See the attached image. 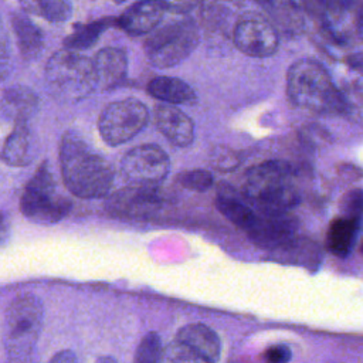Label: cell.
<instances>
[{
  "label": "cell",
  "instance_id": "cell-32",
  "mask_svg": "<svg viewBox=\"0 0 363 363\" xmlns=\"http://www.w3.org/2000/svg\"><path fill=\"white\" fill-rule=\"evenodd\" d=\"M48 363H78V360H77V356L72 350L65 349V350H61V352L55 353Z\"/></svg>",
  "mask_w": 363,
  "mask_h": 363
},
{
  "label": "cell",
  "instance_id": "cell-33",
  "mask_svg": "<svg viewBox=\"0 0 363 363\" xmlns=\"http://www.w3.org/2000/svg\"><path fill=\"white\" fill-rule=\"evenodd\" d=\"M95 363H118L112 356H99Z\"/></svg>",
  "mask_w": 363,
  "mask_h": 363
},
{
  "label": "cell",
  "instance_id": "cell-24",
  "mask_svg": "<svg viewBox=\"0 0 363 363\" xmlns=\"http://www.w3.org/2000/svg\"><path fill=\"white\" fill-rule=\"evenodd\" d=\"M160 363H214L190 346L173 340L164 350Z\"/></svg>",
  "mask_w": 363,
  "mask_h": 363
},
{
  "label": "cell",
  "instance_id": "cell-11",
  "mask_svg": "<svg viewBox=\"0 0 363 363\" xmlns=\"http://www.w3.org/2000/svg\"><path fill=\"white\" fill-rule=\"evenodd\" d=\"M157 130L174 146L186 147L194 140V123L179 108L167 104L155 106Z\"/></svg>",
  "mask_w": 363,
  "mask_h": 363
},
{
  "label": "cell",
  "instance_id": "cell-29",
  "mask_svg": "<svg viewBox=\"0 0 363 363\" xmlns=\"http://www.w3.org/2000/svg\"><path fill=\"white\" fill-rule=\"evenodd\" d=\"M292 353L286 345H272L265 349L262 357L267 363H288Z\"/></svg>",
  "mask_w": 363,
  "mask_h": 363
},
{
  "label": "cell",
  "instance_id": "cell-17",
  "mask_svg": "<svg viewBox=\"0 0 363 363\" xmlns=\"http://www.w3.org/2000/svg\"><path fill=\"white\" fill-rule=\"evenodd\" d=\"M147 92L167 105H191L197 101L194 89L183 79L174 77H155L147 84Z\"/></svg>",
  "mask_w": 363,
  "mask_h": 363
},
{
  "label": "cell",
  "instance_id": "cell-12",
  "mask_svg": "<svg viewBox=\"0 0 363 363\" xmlns=\"http://www.w3.org/2000/svg\"><path fill=\"white\" fill-rule=\"evenodd\" d=\"M96 89L109 91L122 84L128 74V57L119 47H106L92 60Z\"/></svg>",
  "mask_w": 363,
  "mask_h": 363
},
{
  "label": "cell",
  "instance_id": "cell-22",
  "mask_svg": "<svg viewBox=\"0 0 363 363\" xmlns=\"http://www.w3.org/2000/svg\"><path fill=\"white\" fill-rule=\"evenodd\" d=\"M113 24L116 26L115 17H104L91 23L77 24L72 33L68 37H65L64 50L79 52L81 50H86L92 47L98 41L101 34L109 27H112Z\"/></svg>",
  "mask_w": 363,
  "mask_h": 363
},
{
  "label": "cell",
  "instance_id": "cell-8",
  "mask_svg": "<svg viewBox=\"0 0 363 363\" xmlns=\"http://www.w3.org/2000/svg\"><path fill=\"white\" fill-rule=\"evenodd\" d=\"M149 112L136 98L109 104L99 115L98 130L109 146H119L133 139L147 123Z\"/></svg>",
  "mask_w": 363,
  "mask_h": 363
},
{
  "label": "cell",
  "instance_id": "cell-31",
  "mask_svg": "<svg viewBox=\"0 0 363 363\" xmlns=\"http://www.w3.org/2000/svg\"><path fill=\"white\" fill-rule=\"evenodd\" d=\"M162 6L164 11H172V13H187L190 9L196 6V3L191 1H183V3H166L162 1Z\"/></svg>",
  "mask_w": 363,
  "mask_h": 363
},
{
  "label": "cell",
  "instance_id": "cell-2",
  "mask_svg": "<svg viewBox=\"0 0 363 363\" xmlns=\"http://www.w3.org/2000/svg\"><path fill=\"white\" fill-rule=\"evenodd\" d=\"M286 96L294 106L319 115L343 113L347 106L326 68L311 58H301L289 67Z\"/></svg>",
  "mask_w": 363,
  "mask_h": 363
},
{
  "label": "cell",
  "instance_id": "cell-1",
  "mask_svg": "<svg viewBox=\"0 0 363 363\" xmlns=\"http://www.w3.org/2000/svg\"><path fill=\"white\" fill-rule=\"evenodd\" d=\"M60 167L65 187L79 199H102L113 187L112 166L78 132L62 135Z\"/></svg>",
  "mask_w": 363,
  "mask_h": 363
},
{
  "label": "cell",
  "instance_id": "cell-20",
  "mask_svg": "<svg viewBox=\"0 0 363 363\" xmlns=\"http://www.w3.org/2000/svg\"><path fill=\"white\" fill-rule=\"evenodd\" d=\"M359 223H360V218H352L345 216L335 218L329 224L326 231V238H325L326 250L335 257H339V258L347 257L354 245Z\"/></svg>",
  "mask_w": 363,
  "mask_h": 363
},
{
  "label": "cell",
  "instance_id": "cell-3",
  "mask_svg": "<svg viewBox=\"0 0 363 363\" xmlns=\"http://www.w3.org/2000/svg\"><path fill=\"white\" fill-rule=\"evenodd\" d=\"M244 199L259 213H289L301 201L292 167L281 160L251 167L244 180Z\"/></svg>",
  "mask_w": 363,
  "mask_h": 363
},
{
  "label": "cell",
  "instance_id": "cell-23",
  "mask_svg": "<svg viewBox=\"0 0 363 363\" xmlns=\"http://www.w3.org/2000/svg\"><path fill=\"white\" fill-rule=\"evenodd\" d=\"M21 7L27 13H33L37 16H41L43 18L52 21V23H61L71 17L72 6L69 1L64 0H41V1H23Z\"/></svg>",
  "mask_w": 363,
  "mask_h": 363
},
{
  "label": "cell",
  "instance_id": "cell-26",
  "mask_svg": "<svg viewBox=\"0 0 363 363\" xmlns=\"http://www.w3.org/2000/svg\"><path fill=\"white\" fill-rule=\"evenodd\" d=\"M177 183L189 190L204 191L213 186V174L204 169H190L176 177Z\"/></svg>",
  "mask_w": 363,
  "mask_h": 363
},
{
  "label": "cell",
  "instance_id": "cell-15",
  "mask_svg": "<svg viewBox=\"0 0 363 363\" xmlns=\"http://www.w3.org/2000/svg\"><path fill=\"white\" fill-rule=\"evenodd\" d=\"M38 109L37 94L21 85L7 88L0 99L1 113L14 123H27Z\"/></svg>",
  "mask_w": 363,
  "mask_h": 363
},
{
  "label": "cell",
  "instance_id": "cell-19",
  "mask_svg": "<svg viewBox=\"0 0 363 363\" xmlns=\"http://www.w3.org/2000/svg\"><path fill=\"white\" fill-rule=\"evenodd\" d=\"M216 207L228 221L245 233L251 228L257 216V211L248 204V201L237 196V193L228 186L218 191L216 197Z\"/></svg>",
  "mask_w": 363,
  "mask_h": 363
},
{
  "label": "cell",
  "instance_id": "cell-7",
  "mask_svg": "<svg viewBox=\"0 0 363 363\" xmlns=\"http://www.w3.org/2000/svg\"><path fill=\"white\" fill-rule=\"evenodd\" d=\"M20 210L26 218L37 224L58 223L69 213L71 201L58 194L48 162H43L26 184Z\"/></svg>",
  "mask_w": 363,
  "mask_h": 363
},
{
  "label": "cell",
  "instance_id": "cell-14",
  "mask_svg": "<svg viewBox=\"0 0 363 363\" xmlns=\"http://www.w3.org/2000/svg\"><path fill=\"white\" fill-rule=\"evenodd\" d=\"M109 207L112 213L123 217L147 216L160 207V197L156 189L129 186L111 197Z\"/></svg>",
  "mask_w": 363,
  "mask_h": 363
},
{
  "label": "cell",
  "instance_id": "cell-6",
  "mask_svg": "<svg viewBox=\"0 0 363 363\" xmlns=\"http://www.w3.org/2000/svg\"><path fill=\"white\" fill-rule=\"evenodd\" d=\"M199 30L191 18L157 27L146 38L143 50L150 65L170 68L184 61L199 45Z\"/></svg>",
  "mask_w": 363,
  "mask_h": 363
},
{
  "label": "cell",
  "instance_id": "cell-4",
  "mask_svg": "<svg viewBox=\"0 0 363 363\" xmlns=\"http://www.w3.org/2000/svg\"><path fill=\"white\" fill-rule=\"evenodd\" d=\"M45 82L50 94L61 102H78L96 89L92 61L68 50L57 51L48 60Z\"/></svg>",
  "mask_w": 363,
  "mask_h": 363
},
{
  "label": "cell",
  "instance_id": "cell-10",
  "mask_svg": "<svg viewBox=\"0 0 363 363\" xmlns=\"http://www.w3.org/2000/svg\"><path fill=\"white\" fill-rule=\"evenodd\" d=\"M233 41L241 52L254 58H265L277 52L279 35L262 16L245 14L234 26Z\"/></svg>",
  "mask_w": 363,
  "mask_h": 363
},
{
  "label": "cell",
  "instance_id": "cell-30",
  "mask_svg": "<svg viewBox=\"0 0 363 363\" xmlns=\"http://www.w3.org/2000/svg\"><path fill=\"white\" fill-rule=\"evenodd\" d=\"M11 68V57L9 51L7 38L0 40V81H3Z\"/></svg>",
  "mask_w": 363,
  "mask_h": 363
},
{
  "label": "cell",
  "instance_id": "cell-21",
  "mask_svg": "<svg viewBox=\"0 0 363 363\" xmlns=\"http://www.w3.org/2000/svg\"><path fill=\"white\" fill-rule=\"evenodd\" d=\"M11 27L14 30L20 54L24 60H34L44 45L41 30L21 13H16L11 17Z\"/></svg>",
  "mask_w": 363,
  "mask_h": 363
},
{
  "label": "cell",
  "instance_id": "cell-9",
  "mask_svg": "<svg viewBox=\"0 0 363 363\" xmlns=\"http://www.w3.org/2000/svg\"><path fill=\"white\" fill-rule=\"evenodd\" d=\"M170 160L157 145H139L121 160L123 179L133 187L156 189L169 174Z\"/></svg>",
  "mask_w": 363,
  "mask_h": 363
},
{
  "label": "cell",
  "instance_id": "cell-13",
  "mask_svg": "<svg viewBox=\"0 0 363 363\" xmlns=\"http://www.w3.org/2000/svg\"><path fill=\"white\" fill-rule=\"evenodd\" d=\"M163 16L162 1H139L129 6L116 18V26L129 35H142L156 30Z\"/></svg>",
  "mask_w": 363,
  "mask_h": 363
},
{
  "label": "cell",
  "instance_id": "cell-5",
  "mask_svg": "<svg viewBox=\"0 0 363 363\" xmlns=\"http://www.w3.org/2000/svg\"><path fill=\"white\" fill-rule=\"evenodd\" d=\"M43 303L31 294L14 298L6 311V350L10 362L31 359L43 326Z\"/></svg>",
  "mask_w": 363,
  "mask_h": 363
},
{
  "label": "cell",
  "instance_id": "cell-16",
  "mask_svg": "<svg viewBox=\"0 0 363 363\" xmlns=\"http://www.w3.org/2000/svg\"><path fill=\"white\" fill-rule=\"evenodd\" d=\"M33 138L27 123H16L3 143L0 152L1 160L9 166L23 167L33 160Z\"/></svg>",
  "mask_w": 363,
  "mask_h": 363
},
{
  "label": "cell",
  "instance_id": "cell-28",
  "mask_svg": "<svg viewBox=\"0 0 363 363\" xmlns=\"http://www.w3.org/2000/svg\"><path fill=\"white\" fill-rule=\"evenodd\" d=\"M342 208H343L345 217L360 218V213H362V191H360V189H354L346 194Z\"/></svg>",
  "mask_w": 363,
  "mask_h": 363
},
{
  "label": "cell",
  "instance_id": "cell-27",
  "mask_svg": "<svg viewBox=\"0 0 363 363\" xmlns=\"http://www.w3.org/2000/svg\"><path fill=\"white\" fill-rule=\"evenodd\" d=\"M210 164L218 172H233L238 164V153L227 146L213 147L210 153Z\"/></svg>",
  "mask_w": 363,
  "mask_h": 363
},
{
  "label": "cell",
  "instance_id": "cell-25",
  "mask_svg": "<svg viewBox=\"0 0 363 363\" xmlns=\"http://www.w3.org/2000/svg\"><path fill=\"white\" fill-rule=\"evenodd\" d=\"M163 356L162 339L156 332L146 333L136 352H135V363H160Z\"/></svg>",
  "mask_w": 363,
  "mask_h": 363
},
{
  "label": "cell",
  "instance_id": "cell-18",
  "mask_svg": "<svg viewBox=\"0 0 363 363\" xmlns=\"http://www.w3.org/2000/svg\"><path fill=\"white\" fill-rule=\"evenodd\" d=\"M174 339L190 346L214 363L218 360L221 349L220 339L217 333L204 323H189L180 328Z\"/></svg>",
  "mask_w": 363,
  "mask_h": 363
}]
</instances>
